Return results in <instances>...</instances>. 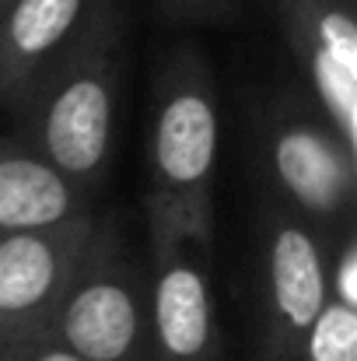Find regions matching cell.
<instances>
[{
	"label": "cell",
	"mask_w": 357,
	"mask_h": 361,
	"mask_svg": "<svg viewBox=\"0 0 357 361\" xmlns=\"http://www.w3.org/2000/svg\"><path fill=\"white\" fill-rule=\"evenodd\" d=\"M298 361H357V312L333 298L315 316Z\"/></svg>",
	"instance_id": "obj_11"
},
{
	"label": "cell",
	"mask_w": 357,
	"mask_h": 361,
	"mask_svg": "<svg viewBox=\"0 0 357 361\" xmlns=\"http://www.w3.org/2000/svg\"><path fill=\"white\" fill-rule=\"evenodd\" d=\"M95 214L60 169H53L25 137H0V235L46 232Z\"/></svg>",
	"instance_id": "obj_10"
},
{
	"label": "cell",
	"mask_w": 357,
	"mask_h": 361,
	"mask_svg": "<svg viewBox=\"0 0 357 361\" xmlns=\"http://www.w3.org/2000/svg\"><path fill=\"white\" fill-rule=\"evenodd\" d=\"M330 298L357 312V235L347 228L330 245Z\"/></svg>",
	"instance_id": "obj_13"
},
{
	"label": "cell",
	"mask_w": 357,
	"mask_h": 361,
	"mask_svg": "<svg viewBox=\"0 0 357 361\" xmlns=\"http://www.w3.org/2000/svg\"><path fill=\"white\" fill-rule=\"evenodd\" d=\"M242 0H158L161 14L172 21H228Z\"/></svg>",
	"instance_id": "obj_14"
},
{
	"label": "cell",
	"mask_w": 357,
	"mask_h": 361,
	"mask_svg": "<svg viewBox=\"0 0 357 361\" xmlns=\"http://www.w3.org/2000/svg\"><path fill=\"white\" fill-rule=\"evenodd\" d=\"M7 4H11V0H0V11H4V7H7Z\"/></svg>",
	"instance_id": "obj_15"
},
{
	"label": "cell",
	"mask_w": 357,
	"mask_h": 361,
	"mask_svg": "<svg viewBox=\"0 0 357 361\" xmlns=\"http://www.w3.org/2000/svg\"><path fill=\"white\" fill-rule=\"evenodd\" d=\"M46 326L84 361H151L147 270L116 218H95Z\"/></svg>",
	"instance_id": "obj_3"
},
{
	"label": "cell",
	"mask_w": 357,
	"mask_h": 361,
	"mask_svg": "<svg viewBox=\"0 0 357 361\" xmlns=\"http://www.w3.org/2000/svg\"><path fill=\"white\" fill-rule=\"evenodd\" d=\"M218 144H221V109L211 67L196 49L182 46L165 60L154 81L147 204L168 214L207 252L214 239Z\"/></svg>",
	"instance_id": "obj_2"
},
{
	"label": "cell",
	"mask_w": 357,
	"mask_h": 361,
	"mask_svg": "<svg viewBox=\"0 0 357 361\" xmlns=\"http://www.w3.org/2000/svg\"><path fill=\"white\" fill-rule=\"evenodd\" d=\"M147 211V344L151 361H218L221 323L200 249L168 214Z\"/></svg>",
	"instance_id": "obj_6"
},
{
	"label": "cell",
	"mask_w": 357,
	"mask_h": 361,
	"mask_svg": "<svg viewBox=\"0 0 357 361\" xmlns=\"http://www.w3.org/2000/svg\"><path fill=\"white\" fill-rule=\"evenodd\" d=\"M95 0H11L0 11V109L28 113L42 85L77 46Z\"/></svg>",
	"instance_id": "obj_8"
},
{
	"label": "cell",
	"mask_w": 357,
	"mask_h": 361,
	"mask_svg": "<svg viewBox=\"0 0 357 361\" xmlns=\"http://www.w3.org/2000/svg\"><path fill=\"white\" fill-rule=\"evenodd\" d=\"M259 355L298 361L301 344L330 302V242L287 207H259Z\"/></svg>",
	"instance_id": "obj_5"
},
{
	"label": "cell",
	"mask_w": 357,
	"mask_h": 361,
	"mask_svg": "<svg viewBox=\"0 0 357 361\" xmlns=\"http://www.w3.org/2000/svg\"><path fill=\"white\" fill-rule=\"evenodd\" d=\"M256 133L280 207L308 221L330 245L354 228L357 151L333 133L308 95H270L256 116Z\"/></svg>",
	"instance_id": "obj_4"
},
{
	"label": "cell",
	"mask_w": 357,
	"mask_h": 361,
	"mask_svg": "<svg viewBox=\"0 0 357 361\" xmlns=\"http://www.w3.org/2000/svg\"><path fill=\"white\" fill-rule=\"evenodd\" d=\"M126 18L119 0H95L70 56L42 85L21 116L25 140L95 200L113 161L116 109L126 56Z\"/></svg>",
	"instance_id": "obj_1"
},
{
	"label": "cell",
	"mask_w": 357,
	"mask_h": 361,
	"mask_svg": "<svg viewBox=\"0 0 357 361\" xmlns=\"http://www.w3.org/2000/svg\"><path fill=\"white\" fill-rule=\"evenodd\" d=\"M308 102L357 151V25L351 0H273Z\"/></svg>",
	"instance_id": "obj_7"
},
{
	"label": "cell",
	"mask_w": 357,
	"mask_h": 361,
	"mask_svg": "<svg viewBox=\"0 0 357 361\" xmlns=\"http://www.w3.org/2000/svg\"><path fill=\"white\" fill-rule=\"evenodd\" d=\"M95 228V214L46 228L0 235V337L46 326Z\"/></svg>",
	"instance_id": "obj_9"
},
{
	"label": "cell",
	"mask_w": 357,
	"mask_h": 361,
	"mask_svg": "<svg viewBox=\"0 0 357 361\" xmlns=\"http://www.w3.org/2000/svg\"><path fill=\"white\" fill-rule=\"evenodd\" d=\"M0 361H84L63 348L49 326H32L21 334L0 337Z\"/></svg>",
	"instance_id": "obj_12"
}]
</instances>
